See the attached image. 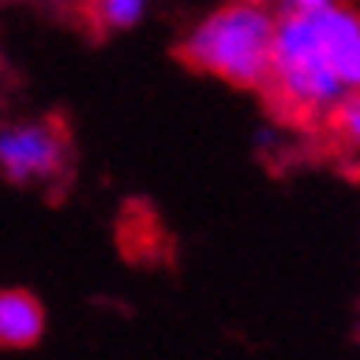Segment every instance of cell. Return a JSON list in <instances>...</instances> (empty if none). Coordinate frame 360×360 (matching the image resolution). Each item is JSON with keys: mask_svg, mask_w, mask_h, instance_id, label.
I'll return each mask as SVG.
<instances>
[{"mask_svg": "<svg viewBox=\"0 0 360 360\" xmlns=\"http://www.w3.org/2000/svg\"><path fill=\"white\" fill-rule=\"evenodd\" d=\"M44 335V305L30 290H0V349H30Z\"/></svg>", "mask_w": 360, "mask_h": 360, "instance_id": "277c9868", "label": "cell"}, {"mask_svg": "<svg viewBox=\"0 0 360 360\" xmlns=\"http://www.w3.org/2000/svg\"><path fill=\"white\" fill-rule=\"evenodd\" d=\"M335 0H280V15H313L331 8Z\"/></svg>", "mask_w": 360, "mask_h": 360, "instance_id": "52a82bcc", "label": "cell"}, {"mask_svg": "<svg viewBox=\"0 0 360 360\" xmlns=\"http://www.w3.org/2000/svg\"><path fill=\"white\" fill-rule=\"evenodd\" d=\"M360 85V19L335 0L313 15H280L265 89L290 118H327Z\"/></svg>", "mask_w": 360, "mask_h": 360, "instance_id": "6da1fadb", "label": "cell"}, {"mask_svg": "<svg viewBox=\"0 0 360 360\" xmlns=\"http://www.w3.org/2000/svg\"><path fill=\"white\" fill-rule=\"evenodd\" d=\"M147 11V0H92V15L103 30H133Z\"/></svg>", "mask_w": 360, "mask_h": 360, "instance_id": "5b68a950", "label": "cell"}, {"mask_svg": "<svg viewBox=\"0 0 360 360\" xmlns=\"http://www.w3.org/2000/svg\"><path fill=\"white\" fill-rule=\"evenodd\" d=\"M70 162L67 129L59 122H19L0 129V173L8 184H48Z\"/></svg>", "mask_w": 360, "mask_h": 360, "instance_id": "3957f363", "label": "cell"}, {"mask_svg": "<svg viewBox=\"0 0 360 360\" xmlns=\"http://www.w3.org/2000/svg\"><path fill=\"white\" fill-rule=\"evenodd\" d=\"M327 122L338 129V136L346 140V147H356V140H360V100H356V92L346 96V100L327 114Z\"/></svg>", "mask_w": 360, "mask_h": 360, "instance_id": "8992f818", "label": "cell"}, {"mask_svg": "<svg viewBox=\"0 0 360 360\" xmlns=\"http://www.w3.org/2000/svg\"><path fill=\"white\" fill-rule=\"evenodd\" d=\"M276 15L261 0H228L191 30L180 59L199 74H214L236 89H265Z\"/></svg>", "mask_w": 360, "mask_h": 360, "instance_id": "7a4b0ae2", "label": "cell"}]
</instances>
